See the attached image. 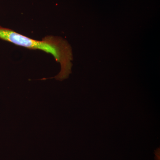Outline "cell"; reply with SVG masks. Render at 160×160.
I'll return each mask as SVG.
<instances>
[{"instance_id":"1","label":"cell","mask_w":160,"mask_h":160,"mask_svg":"<svg viewBox=\"0 0 160 160\" xmlns=\"http://www.w3.org/2000/svg\"><path fill=\"white\" fill-rule=\"evenodd\" d=\"M0 39L17 46L30 49H38L52 55L61 65V71L56 79L62 81L72 72V49L68 42L60 37L48 36L42 41L30 38L16 32L0 26Z\"/></svg>"}]
</instances>
